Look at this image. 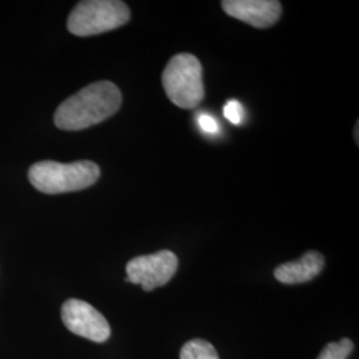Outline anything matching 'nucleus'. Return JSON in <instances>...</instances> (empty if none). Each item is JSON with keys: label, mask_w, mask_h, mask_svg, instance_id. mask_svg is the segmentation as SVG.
Here are the masks:
<instances>
[{"label": "nucleus", "mask_w": 359, "mask_h": 359, "mask_svg": "<svg viewBox=\"0 0 359 359\" xmlns=\"http://www.w3.org/2000/svg\"><path fill=\"white\" fill-rule=\"evenodd\" d=\"M354 350V344L348 338H342L338 342H330L323 347L317 359H347Z\"/></svg>", "instance_id": "obj_10"}, {"label": "nucleus", "mask_w": 359, "mask_h": 359, "mask_svg": "<svg viewBox=\"0 0 359 359\" xmlns=\"http://www.w3.org/2000/svg\"><path fill=\"white\" fill-rule=\"evenodd\" d=\"M197 124L208 135H216L218 132L217 120L209 114H200L197 116Z\"/></svg>", "instance_id": "obj_12"}, {"label": "nucleus", "mask_w": 359, "mask_h": 359, "mask_svg": "<svg viewBox=\"0 0 359 359\" xmlns=\"http://www.w3.org/2000/svg\"><path fill=\"white\" fill-rule=\"evenodd\" d=\"M179 258L170 250L132 258L127 264V283L140 285L142 290L152 292L167 285L176 274Z\"/></svg>", "instance_id": "obj_5"}, {"label": "nucleus", "mask_w": 359, "mask_h": 359, "mask_svg": "<svg viewBox=\"0 0 359 359\" xmlns=\"http://www.w3.org/2000/svg\"><path fill=\"white\" fill-rule=\"evenodd\" d=\"M62 320L69 332L97 344L105 342L111 335V326L103 314L81 299L65 301Z\"/></svg>", "instance_id": "obj_6"}, {"label": "nucleus", "mask_w": 359, "mask_h": 359, "mask_svg": "<svg viewBox=\"0 0 359 359\" xmlns=\"http://www.w3.org/2000/svg\"><path fill=\"white\" fill-rule=\"evenodd\" d=\"M99 177V165L87 160L71 164L40 161L28 170V179L32 187L46 194L83 191L93 185Z\"/></svg>", "instance_id": "obj_2"}, {"label": "nucleus", "mask_w": 359, "mask_h": 359, "mask_svg": "<svg viewBox=\"0 0 359 359\" xmlns=\"http://www.w3.org/2000/svg\"><path fill=\"white\" fill-rule=\"evenodd\" d=\"M325 266V257L320 252L309 250L297 261L286 262L274 270L277 281L285 285L305 283L316 278Z\"/></svg>", "instance_id": "obj_8"}, {"label": "nucleus", "mask_w": 359, "mask_h": 359, "mask_svg": "<svg viewBox=\"0 0 359 359\" xmlns=\"http://www.w3.org/2000/svg\"><path fill=\"white\" fill-rule=\"evenodd\" d=\"M163 86L169 100L184 109H193L205 96L203 65L191 53L173 56L163 72Z\"/></svg>", "instance_id": "obj_3"}, {"label": "nucleus", "mask_w": 359, "mask_h": 359, "mask_svg": "<svg viewBox=\"0 0 359 359\" xmlns=\"http://www.w3.org/2000/svg\"><path fill=\"white\" fill-rule=\"evenodd\" d=\"M121 102V92L114 83H92L60 104L53 121L57 128L63 130L90 128L115 115Z\"/></svg>", "instance_id": "obj_1"}, {"label": "nucleus", "mask_w": 359, "mask_h": 359, "mask_svg": "<svg viewBox=\"0 0 359 359\" xmlns=\"http://www.w3.org/2000/svg\"><path fill=\"white\" fill-rule=\"evenodd\" d=\"M224 116L234 126H240L244 120V107L237 100H229L224 107Z\"/></svg>", "instance_id": "obj_11"}, {"label": "nucleus", "mask_w": 359, "mask_h": 359, "mask_svg": "<svg viewBox=\"0 0 359 359\" xmlns=\"http://www.w3.org/2000/svg\"><path fill=\"white\" fill-rule=\"evenodd\" d=\"M129 19L130 11L124 1L86 0L69 13L67 27L76 36H92L124 26Z\"/></svg>", "instance_id": "obj_4"}, {"label": "nucleus", "mask_w": 359, "mask_h": 359, "mask_svg": "<svg viewBox=\"0 0 359 359\" xmlns=\"http://www.w3.org/2000/svg\"><path fill=\"white\" fill-rule=\"evenodd\" d=\"M180 359H219L215 346L205 339H191L180 351Z\"/></svg>", "instance_id": "obj_9"}, {"label": "nucleus", "mask_w": 359, "mask_h": 359, "mask_svg": "<svg viewBox=\"0 0 359 359\" xmlns=\"http://www.w3.org/2000/svg\"><path fill=\"white\" fill-rule=\"evenodd\" d=\"M222 10L231 18L256 28H268L278 22L283 6L276 0H224Z\"/></svg>", "instance_id": "obj_7"}]
</instances>
